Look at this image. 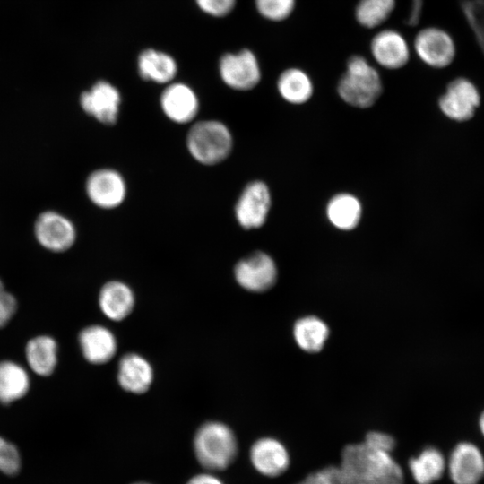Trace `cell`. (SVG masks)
Listing matches in <instances>:
<instances>
[{"label":"cell","instance_id":"obj_29","mask_svg":"<svg viewBox=\"0 0 484 484\" xmlns=\"http://www.w3.org/2000/svg\"><path fill=\"white\" fill-rule=\"evenodd\" d=\"M21 457L16 446L0 436V471L7 475L18 473Z\"/></svg>","mask_w":484,"mask_h":484},{"label":"cell","instance_id":"obj_4","mask_svg":"<svg viewBox=\"0 0 484 484\" xmlns=\"http://www.w3.org/2000/svg\"><path fill=\"white\" fill-rule=\"evenodd\" d=\"M186 147L191 156L203 165L220 163L230 154L233 137L221 121L210 119L195 123L186 135Z\"/></svg>","mask_w":484,"mask_h":484},{"label":"cell","instance_id":"obj_14","mask_svg":"<svg viewBox=\"0 0 484 484\" xmlns=\"http://www.w3.org/2000/svg\"><path fill=\"white\" fill-rule=\"evenodd\" d=\"M164 115L177 124L193 121L199 111V99L194 91L182 82L169 84L160 95Z\"/></svg>","mask_w":484,"mask_h":484},{"label":"cell","instance_id":"obj_16","mask_svg":"<svg viewBox=\"0 0 484 484\" xmlns=\"http://www.w3.org/2000/svg\"><path fill=\"white\" fill-rule=\"evenodd\" d=\"M250 459L255 470L268 477L282 474L290 464L287 449L272 437H263L255 441L250 450Z\"/></svg>","mask_w":484,"mask_h":484},{"label":"cell","instance_id":"obj_26","mask_svg":"<svg viewBox=\"0 0 484 484\" xmlns=\"http://www.w3.org/2000/svg\"><path fill=\"white\" fill-rule=\"evenodd\" d=\"M409 467L418 484H431L442 477L445 470V461L440 451L428 447L417 457L411 458Z\"/></svg>","mask_w":484,"mask_h":484},{"label":"cell","instance_id":"obj_23","mask_svg":"<svg viewBox=\"0 0 484 484\" xmlns=\"http://www.w3.org/2000/svg\"><path fill=\"white\" fill-rule=\"evenodd\" d=\"M277 89L281 98L291 104L307 102L314 91L309 75L297 67L288 68L280 74Z\"/></svg>","mask_w":484,"mask_h":484},{"label":"cell","instance_id":"obj_7","mask_svg":"<svg viewBox=\"0 0 484 484\" xmlns=\"http://www.w3.org/2000/svg\"><path fill=\"white\" fill-rule=\"evenodd\" d=\"M219 73L224 83L237 91H249L261 80L258 59L249 49L223 55L219 62Z\"/></svg>","mask_w":484,"mask_h":484},{"label":"cell","instance_id":"obj_9","mask_svg":"<svg viewBox=\"0 0 484 484\" xmlns=\"http://www.w3.org/2000/svg\"><path fill=\"white\" fill-rule=\"evenodd\" d=\"M88 199L101 209H114L125 199L127 188L123 176L117 170L102 168L93 170L85 182Z\"/></svg>","mask_w":484,"mask_h":484},{"label":"cell","instance_id":"obj_3","mask_svg":"<svg viewBox=\"0 0 484 484\" xmlns=\"http://www.w3.org/2000/svg\"><path fill=\"white\" fill-rule=\"evenodd\" d=\"M194 449L198 462L205 469L221 471L234 461L238 444L229 427L221 422L209 421L196 431Z\"/></svg>","mask_w":484,"mask_h":484},{"label":"cell","instance_id":"obj_35","mask_svg":"<svg viewBox=\"0 0 484 484\" xmlns=\"http://www.w3.org/2000/svg\"><path fill=\"white\" fill-rule=\"evenodd\" d=\"M186 484H223L218 478L212 474H198L188 480Z\"/></svg>","mask_w":484,"mask_h":484},{"label":"cell","instance_id":"obj_13","mask_svg":"<svg viewBox=\"0 0 484 484\" xmlns=\"http://www.w3.org/2000/svg\"><path fill=\"white\" fill-rule=\"evenodd\" d=\"M369 50L375 62L389 70L405 66L412 51L403 34L394 29L377 31L370 41Z\"/></svg>","mask_w":484,"mask_h":484},{"label":"cell","instance_id":"obj_8","mask_svg":"<svg viewBox=\"0 0 484 484\" xmlns=\"http://www.w3.org/2000/svg\"><path fill=\"white\" fill-rule=\"evenodd\" d=\"M480 102L477 85L470 78L458 75L447 84L438 104L442 112L451 119L464 121L471 118Z\"/></svg>","mask_w":484,"mask_h":484},{"label":"cell","instance_id":"obj_19","mask_svg":"<svg viewBox=\"0 0 484 484\" xmlns=\"http://www.w3.org/2000/svg\"><path fill=\"white\" fill-rule=\"evenodd\" d=\"M99 305L106 317L113 321H121L132 312L134 307V295L125 283L111 281L101 288Z\"/></svg>","mask_w":484,"mask_h":484},{"label":"cell","instance_id":"obj_33","mask_svg":"<svg viewBox=\"0 0 484 484\" xmlns=\"http://www.w3.org/2000/svg\"><path fill=\"white\" fill-rule=\"evenodd\" d=\"M364 443L378 451L391 453L395 446V441L388 434L372 431L367 434Z\"/></svg>","mask_w":484,"mask_h":484},{"label":"cell","instance_id":"obj_5","mask_svg":"<svg viewBox=\"0 0 484 484\" xmlns=\"http://www.w3.org/2000/svg\"><path fill=\"white\" fill-rule=\"evenodd\" d=\"M411 49L422 64L435 70L449 68L457 54L452 34L445 28L434 24L426 25L417 31Z\"/></svg>","mask_w":484,"mask_h":484},{"label":"cell","instance_id":"obj_20","mask_svg":"<svg viewBox=\"0 0 484 484\" xmlns=\"http://www.w3.org/2000/svg\"><path fill=\"white\" fill-rule=\"evenodd\" d=\"M58 345L49 335H39L30 339L25 347V357L30 369L39 376H50L58 360Z\"/></svg>","mask_w":484,"mask_h":484},{"label":"cell","instance_id":"obj_31","mask_svg":"<svg viewBox=\"0 0 484 484\" xmlns=\"http://www.w3.org/2000/svg\"><path fill=\"white\" fill-rule=\"evenodd\" d=\"M17 309V301L13 295L7 291L0 279V328L5 326L13 318Z\"/></svg>","mask_w":484,"mask_h":484},{"label":"cell","instance_id":"obj_30","mask_svg":"<svg viewBox=\"0 0 484 484\" xmlns=\"http://www.w3.org/2000/svg\"><path fill=\"white\" fill-rule=\"evenodd\" d=\"M297 484H347L344 476L336 466H327L307 475Z\"/></svg>","mask_w":484,"mask_h":484},{"label":"cell","instance_id":"obj_24","mask_svg":"<svg viewBox=\"0 0 484 484\" xmlns=\"http://www.w3.org/2000/svg\"><path fill=\"white\" fill-rule=\"evenodd\" d=\"M326 215L335 228L350 230L356 228L360 220L361 204L352 194H340L329 201Z\"/></svg>","mask_w":484,"mask_h":484},{"label":"cell","instance_id":"obj_27","mask_svg":"<svg viewBox=\"0 0 484 484\" xmlns=\"http://www.w3.org/2000/svg\"><path fill=\"white\" fill-rule=\"evenodd\" d=\"M396 0H359L355 7V19L359 25L374 29L382 25L392 15Z\"/></svg>","mask_w":484,"mask_h":484},{"label":"cell","instance_id":"obj_36","mask_svg":"<svg viewBox=\"0 0 484 484\" xmlns=\"http://www.w3.org/2000/svg\"><path fill=\"white\" fill-rule=\"evenodd\" d=\"M480 431L482 433V435L484 436V411L481 413L480 417Z\"/></svg>","mask_w":484,"mask_h":484},{"label":"cell","instance_id":"obj_15","mask_svg":"<svg viewBox=\"0 0 484 484\" xmlns=\"http://www.w3.org/2000/svg\"><path fill=\"white\" fill-rule=\"evenodd\" d=\"M448 471L454 484H477L484 476V457L475 445L460 443L450 455Z\"/></svg>","mask_w":484,"mask_h":484},{"label":"cell","instance_id":"obj_34","mask_svg":"<svg viewBox=\"0 0 484 484\" xmlns=\"http://www.w3.org/2000/svg\"><path fill=\"white\" fill-rule=\"evenodd\" d=\"M424 7V0H411V9L406 23L410 26H418L420 22Z\"/></svg>","mask_w":484,"mask_h":484},{"label":"cell","instance_id":"obj_21","mask_svg":"<svg viewBox=\"0 0 484 484\" xmlns=\"http://www.w3.org/2000/svg\"><path fill=\"white\" fill-rule=\"evenodd\" d=\"M137 67L143 80L156 83H169L177 72V63L170 55L152 48L141 52Z\"/></svg>","mask_w":484,"mask_h":484},{"label":"cell","instance_id":"obj_25","mask_svg":"<svg viewBox=\"0 0 484 484\" xmlns=\"http://www.w3.org/2000/svg\"><path fill=\"white\" fill-rule=\"evenodd\" d=\"M293 335L301 350L307 352H317L322 350L329 336V328L320 318L308 315L295 323Z\"/></svg>","mask_w":484,"mask_h":484},{"label":"cell","instance_id":"obj_28","mask_svg":"<svg viewBox=\"0 0 484 484\" xmlns=\"http://www.w3.org/2000/svg\"><path fill=\"white\" fill-rule=\"evenodd\" d=\"M257 12L271 22L288 19L295 10L296 0H255Z\"/></svg>","mask_w":484,"mask_h":484},{"label":"cell","instance_id":"obj_2","mask_svg":"<svg viewBox=\"0 0 484 484\" xmlns=\"http://www.w3.org/2000/svg\"><path fill=\"white\" fill-rule=\"evenodd\" d=\"M382 89L376 67L360 55L351 56L337 86L341 99L357 108H369L378 99Z\"/></svg>","mask_w":484,"mask_h":484},{"label":"cell","instance_id":"obj_17","mask_svg":"<svg viewBox=\"0 0 484 484\" xmlns=\"http://www.w3.org/2000/svg\"><path fill=\"white\" fill-rule=\"evenodd\" d=\"M78 340L84 359L91 364L107 363L116 354L117 339L105 326H87L80 332Z\"/></svg>","mask_w":484,"mask_h":484},{"label":"cell","instance_id":"obj_1","mask_svg":"<svg viewBox=\"0 0 484 484\" xmlns=\"http://www.w3.org/2000/svg\"><path fill=\"white\" fill-rule=\"evenodd\" d=\"M340 469L347 484H404L402 470L391 453L364 442L344 447Z\"/></svg>","mask_w":484,"mask_h":484},{"label":"cell","instance_id":"obj_22","mask_svg":"<svg viewBox=\"0 0 484 484\" xmlns=\"http://www.w3.org/2000/svg\"><path fill=\"white\" fill-rule=\"evenodd\" d=\"M30 385L27 370L12 360L0 361V402L9 404L27 394Z\"/></svg>","mask_w":484,"mask_h":484},{"label":"cell","instance_id":"obj_18","mask_svg":"<svg viewBox=\"0 0 484 484\" xmlns=\"http://www.w3.org/2000/svg\"><path fill=\"white\" fill-rule=\"evenodd\" d=\"M120 386L132 393H143L151 385L153 369L150 362L136 353H128L121 358L117 368Z\"/></svg>","mask_w":484,"mask_h":484},{"label":"cell","instance_id":"obj_32","mask_svg":"<svg viewBox=\"0 0 484 484\" xmlns=\"http://www.w3.org/2000/svg\"><path fill=\"white\" fill-rule=\"evenodd\" d=\"M237 0H195L198 7L205 13L222 17L229 13Z\"/></svg>","mask_w":484,"mask_h":484},{"label":"cell","instance_id":"obj_11","mask_svg":"<svg viewBox=\"0 0 484 484\" xmlns=\"http://www.w3.org/2000/svg\"><path fill=\"white\" fill-rule=\"evenodd\" d=\"M237 282L245 290L263 292L273 286L277 280V267L273 259L264 252L241 259L234 268Z\"/></svg>","mask_w":484,"mask_h":484},{"label":"cell","instance_id":"obj_6","mask_svg":"<svg viewBox=\"0 0 484 484\" xmlns=\"http://www.w3.org/2000/svg\"><path fill=\"white\" fill-rule=\"evenodd\" d=\"M33 232L37 242L43 248L55 253L69 250L77 238L73 222L54 210L44 211L37 216Z\"/></svg>","mask_w":484,"mask_h":484},{"label":"cell","instance_id":"obj_12","mask_svg":"<svg viewBox=\"0 0 484 484\" xmlns=\"http://www.w3.org/2000/svg\"><path fill=\"white\" fill-rule=\"evenodd\" d=\"M271 207V194L262 181H253L246 186L235 205L238 224L246 229H257L266 220Z\"/></svg>","mask_w":484,"mask_h":484},{"label":"cell","instance_id":"obj_10","mask_svg":"<svg viewBox=\"0 0 484 484\" xmlns=\"http://www.w3.org/2000/svg\"><path fill=\"white\" fill-rule=\"evenodd\" d=\"M79 101L82 109L98 122L106 125L117 123L122 99L119 91L110 82H95L81 94Z\"/></svg>","mask_w":484,"mask_h":484},{"label":"cell","instance_id":"obj_37","mask_svg":"<svg viewBox=\"0 0 484 484\" xmlns=\"http://www.w3.org/2000/svg\"><path fill=\"white\" fill-rule=\"evenodd\" d=\"M134 484H148V483H142V482H139V483H134Z\"/></svg>","mask_w":484,"mask_h":484}]
</instances>
